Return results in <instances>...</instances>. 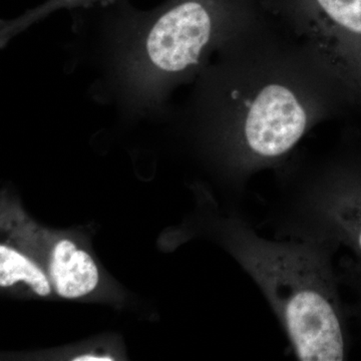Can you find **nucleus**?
Instances as JSON below:
<instances>
[{
	"label": "nucleus",
	"mask_w": 361,
	"mask_h": 361,
	"mask_svg": "<svg viewBox=\"0 0 361 361\" xmlns=\"http://www.w3.org/2000/svg\"><path fill=\"white\" fill-rule=\"evenodd\" d=\"M348 106L329 68L267 13L193 82L180 116L236 190L283 167L318 123Z\"/></svg>",
	"instance_id": "nucleus-1"
},
{
	"label": "nucleus",
	"mask_w": 361,
	"mask_h": 361,
	"mask_svg": "<svg viewBox=\"0 0 361 361\" xmlns=\"http://www.w3.org/2000/svg\"><path fill=\"white\" fill-rule=\"evenodd\" d=\"M336 270L341 286L346 287L353 295V304H346L349 316L355 317L361 324V260L346 256L339 261Z\"/></svg>",
	"instance_id": "nucleus-9"
},
{
	"label": "nucleus",
	"mask_w": 361,
	"mask_h": 361,
	"mask_svg": "<svg viewBox=\"0 0 361 361\" xmlns=\"http://www.w3.org/2000/svg\"><path fill=\"white\" fill-rule=\"evenodd\" d=\"M266 13L308 47L361 109V0H262Z\"/></svg>",
	"instance_id": "nucleus-5"
},
{
	"label": "nucleus",
	"mask_w": 361,
	"mask_h": 361,
	"mask_svg": "<svg viewBox=\"0 0 361 361\" xmlns=\"http://www.w3.org/2000/svg\"><path fill=\"white\" fill-rule=\"evenodd\" d=\"M115 0H45L37 7L28 9L13 20H1L0 42L1 47H6L13 37L25 32L35 23H39L51 14L63 9L73 11L94 6H103Z\"/></svg>",
	"instance_id": "nucleus-8"
},
{
	"label": "nucleus",
	"mask_w": 361,
	"mask_h": 361,
	"mask_svg": "<svg viewBox=\"0 0 361 361\" xmlns=\"http://www.w3.org/2000/svg\"><path fill=\"white\" fill-rule=\"evenodd\" d=\"M49 273L59 296L75 299L87 295L99 283V270L85 251L70 240H61L51 254Z\"/></svg>",
	"instance_id": "nucleus-6"
},
{
	"label": "nucleus",
	"mask_w": 361,
	"mask_h": 361,
	"mask_svg": "<svg viewBox=\"0 0 361 361\" xmlns=\"http://www.w3.org/2000/svg\"><path fill=\"white\" fill-rule=\"evenodd\" d=\"M226 245L259 287L298 360H346L349 313L334 265L336 247L261 237L237 215L223 226Z\"/></svg>",
	"instance_id": "nucleus-3"
},
{
	"label": "nucleus",
	"mask_w": 361,
	"mask_h": 361,
	"mask_svg": "<svg viewBox=\"0 0 361 361\" xmlns=\"http://www.w3.org/2000/svg\"><path fill=\"white\" fill-rule=\"evenodd\" d=\"M75 361H111L110 356L82 355L75 357Z\"/></svg>",
	"instance_id": "nucleus-10"
},
{
	"label": "nucleus",
	"mask_w": 361,
	"mask_h": 361,
	"mask_svg": "<svg viewBox=\"0 0 361 361\" xmlns=\"http://www.w3.org/2000/svg\"><path fill=\"white\" fill-rule=\"evenodd\" d=\"M284 180L266 221L276 238L348 247L361 260V154L342 149Z\"/></svg>",
	"instance_id": "nucleus-4"
},
{
	"label": "nucleus",
	"mask_w": 361,
	"mask_h": 361,
	"mask_svg": "<svg viewBox=\"0 0 361 361\" xmlns=\"http://www.w3.org/2000/svg\"><path fill=\"white\" fill-rule=\"evenodd\" d=\"M71 11L97 32L92 97L128 118L167 115L173 92L265 14L261 0H165L149 11L115 0Z\"/></svg>",
	"instance_id": "nucleus-2"
},
{
	"label": "nucleus",
	"mask_w": 361,
	"mask_h": 361,
	"mask_svg": "<svg viewBox=\"0 0 361 361\" xmlns=\"http://www.w3.org/2000/svg\"><path fill=\"white\" fill-rule=\"evenodd\" d=\"M20 281L30 285L37 295L51 294V283L39 266L14 249L0 245V286H13Z\"/></svg>",
	"instance_id": "nucleus-7"
}]
</instances>
